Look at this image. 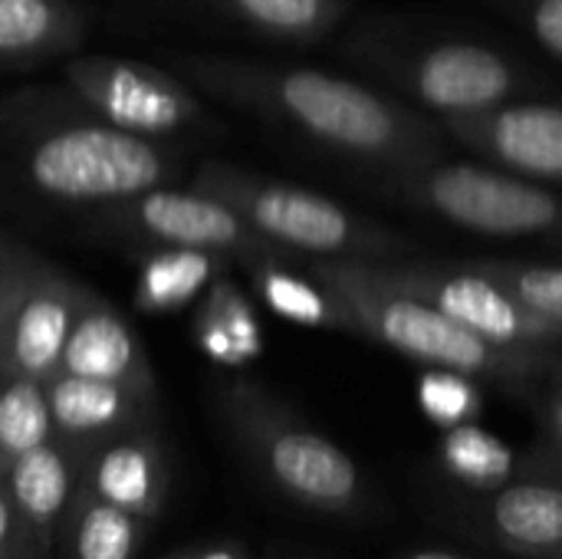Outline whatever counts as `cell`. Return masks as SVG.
Instances as JSON below:
<instances>
[{"label": "cell", "mask_w": 562, "mask_h": 559, "mask_svg": "<svg viewBox=\"0 0 562 559\" xmlns=\"http://www.w3.org/2000/svg\"><path fill=\"white\" fill-rule=\"evenodd\" d=\"M175 66L184 82L273 115L319 145L369 165H385L389 171L438 161L445 148L428 119L342 76L224 56H178Z\"/></svg>", "instance_id": "cell-1"}, {"label": "cell", "mask_w": 562, "mask_h": 559, "mask_svg": "<svg viewBox=\"0 0 562 559\" xmlns=\"http://www.w3.org/2000/svg\"><path fill=\"white\" fill-rule=\"evenodd\" d=\"M0 135L20 178L59 204L105 208L161 188L178 175V158L158 138H142L82 115L59 89L49 99L13 96L0 102Z\"/></svg>", "instance_id": "cell-2"}, {"label": "cell", "mask_w": 562, "mask_h": 559, "mask_svg": "<svg viewBox=\"0 0 562 559\" xmlns=\"http://www.w3.org/2000/svg\"><path fill=\"white\" fill-rule=\"evenodd\" d=\"M303 264L339 300L356 336H369L372 343H382L428 369H454L471 379H494L507 385H524L560 369V359L550 349L487 343L425 300L379 283L359 260L303 257Z\"/></svg>", "instance_id": "cell-3"}, {"label": "cell", "mask_w": 562, "mask_h": 559, "mask_svg": "<svg viewBox=\"0 0 562 559\" xmlns=\"http://www.w3.org/2000/svg\"><path fill=\"white\" fill-rule=\"evenodd\" d=\"M191 188L227 201L257 234L303 257L398 260L405 250L398 234L352 214L326 194L260 178L224 161H204Z\"/></svg>", "instance_id": "cell-4"}, {"label": "cell", "mask_w": 562, "mask_h": 559, "mask_svg": "<svg viewBox=\"0 0 562 559\" xmlns=\"http://www.w3.org/2000/svg\"><path fill=\"white\" fill-rule=\"evenodd\" d=\"M389 188L415 208L484 237H550L562 244V194L504 168L422 161L392 168Z\"/></svg>", "instance_id": "cell-5"}, {"label": "cell", "mask_w": 562, "mask_h": 559, "mask_svg": "<svg viewBox=\"0 0 562 559\" xmlns=\"http://www.w3.org/2000/svg\"><path fill=\"white\" fill-rule=\"evenodd\" d=\"M224 415L244 451L290 501L316 511H352L362 501L356 461L326 435L300 425L257 385L234 382L224 392Z\"/></svg>", "instance_id": "cell-6"}, {"label": "cell", "mask_w": 562, "mask_h": 559, "mask_svg": "<svg viewBox=\"0 0 562 559\" xmlns=\"http://www.w3.org/2000/svg\"><path fill=\"white\" fill-rule=\"evenodd\" d=\"M95 224L122 241H132L135 247H191V250H211L227 260H237L240 267L293 254L286 247H277L263 234H257L227 201L204 194L198 188H151L128 201L95 208Z\"/></svg>", "instance_id": "cell-7"}, {"label": "cell", "mask_w": 562, "mask_h": 559, "mask_svg": "<svg viewBox=\"0 0 562 559\" xmlns=\"http://www.w3.org/2000/svg\"><path fill=\"white\" fill-rule=\"evenodd\" d=\"M63 92L82 115L142 138L161 142L204 125V105L181 76L135 59L72 56L63 63Z\"/></svg>", "instance_id": "cell-8"}, {"label": "cell", "mask_w": 562, "mask_h": 559, "mask_svg": "<svg viewBox=\"0 0 562 559\" xmlns=\"http://www.w3.org/2000/svg\"><path fill=\"white\" fill-rule=\"evenodd\" d=\"M359 264L379 283L425 300L428 306L441 310L445 316L484 336L487 343L520 346V349L562 346V326L557 320L540 316L537 310L520 303L510 290H504L497 280L484 277L474 267L438 270V267L402 264V260H359Z\"/></svg>", "instance_id": "cell-9"}, {"label": "cell", "mask_w": 562, "mask_h": 559, "mask_svg": "<svg viewBox=\"0 0 562 559\" xmlns=\"http://www.w3.org/2000/svg\"><path fill=\"white\" fill-rule=\"evenodd\" d=\"M86 293L89 287L26 250L0 303V369L53 379Z\"/></svg>", "instance_id": "cell-10"}, {"label": "cell", "mask_w": 562, "mask_h": 559, "mask_svg": "<svg viewBox=\"0 0 562 559\" xmlns=\"http://www.w3.org/2000/svg\"><path fill=\"white\" fill-rule=\"evenodd\" d=\"M395 76L425 109L438 112L441 119L497 109L520 89L514 63L481 43L428 46L395 69Z\"/></svg>", "instance_id": "cell-11"}, {"label": "cell", "mask_w": 562, "mask_h": 559, "mask_svg": "<svg viewBox=\"0 0 562 559\" xmlns=\"http://www.w3.org/2000/svg\"><path fill=\"white\" fill-rule=\"evenodd\" d=\"M448 135L494 168L562 185V105L504 102L487 112L445 119Z\"/></svg>", "instance_id": "cell-12"}, {"label": "cell", "mask_w": 562, "mask_h": 559, "mask_svg": "<svg viewBox=\"0 0 562 559\" xmlns=\"http://www.w3.org/2000/svg\"><path fill=\"white\" fill-rule=\"evenodd\" d=\"M46 395L56 441L79 458L109 438L155 425V392L145 389L56 372L46 379Z\"/></svg>", "instance_id": "cell-13"}, {"label": "cell", "mask_w": 562, "mask_h": 559, "mask_svg": "<svg viewBox=\"0 0 562 559\" xmlns=\"http://www.w3.org/2000/svg\"><path fill=\"white\" fill-rule=\"evenodd\" d=\"M79 471L82 458L56 438L3 468V488L13 501L33 559H56L59 554L63 524L79 491Z\"/></svg>", "instance_id": "cell-14"}, {"label": "cell", "mask_w": 562, "mask_h": 559, "mask_svg": "<svg viewBox=\"0 0 562 559\" xmlns=\"http://www.w3.org/2000/svg\"><path fill=\"white\" fill-rule=\"evenodd\" d=\"M79 488L151 527L168 501V458L155 425L125 432L92 448L82 458Z\"/></svg>", "instance_id": "cell-15"}, {"label": "cell", "mask_w": 562, "mask_h": 559, "mask_svg": "<svg viewBox=\"0 0 562 559\" xmlns=\"http://www.w3.org/2000/svg\"><path fill=\"white\" fill-rule=\"evenodd\" d=\"M59 372L155 392V369L138 333L109 300L92 290L86 293L76 326L66 339Z\"/></svg>", "instance_id": "cell-16"}, {"label": "cell", "mask_w": 562, "mask_h": 559, "mask_svg": "<svg viewBox=\"0 0 562 559\" xmlns=\"http://www.w3.org/2000/svg\"><path fill=\"white\" fill-rule=\"evenodd\" d=\"M86 36L76 0H0V69H30L72 53Z\"/></svg>", "instance_id": "cell-17"}, {"label": "cell", "mask_w": 562, "mask_h": 559, "mask_svg": "<svg viewBox=\"0 0 562 559\" xmlns=\"http://www.w3.org/2000/svg\"><path fill=\"white\" fill-rule=\"evenodd\" d=\"M487 527L501 547L527 557H553L562 550V484L507 481L487 501Z\"/></svg>", "instance_id": "cell-18"}, {"label": "cell", "mask_w": 562, "mask_h": 559, "mask_svg": "<svg viewBox=\"0 0 562 559\" xmlns=\"http://www.w3.org/2000/svg\"><path fill=\"white\" fill-rule=\"evenodd\" d=\"M254 290L260 300L283 320L313 326V329H339L352 333V323L339 300L306 270L303 254H277L247 264Z\"/></svg>", "instance_id": "cell-19"}, {"label": "cell", "mask_w": 562, "mask_h": 559, "mask_svg": "<svg viewBox=\"0 0 562 559\" xmlns=\"http://www.w3.org/2000/svg\"><path fill=\"white\" fill-rule=\"evenodd\" d=\"M227 267L231 260L211 250L151 247L142 257V270L135 283V306L142 313H175L188 306L191 300H198Z\"/></svg>", "instance_id": "cell-20"}, {"label": "cell", "mask_w": 562, "mask_h": 559, "mask_svg": "<svg viewBox=\"0 0 562 559\" xmlns=\"http://www.w3.org/2000/svg\"><path fill=\"white\" fill-rule=\"evenodd\" d=\"M194 339L201 353L221 366H244L263 346L254 306L244 290L227 277V270L204 290V300L194 316Z\"/></svg>", "instance_id": "cell-21"}, {"label": "cell", "mask_w": 562, "mask_h": 559, "mask_svg": "<svg viewBox=\"0 0 562 559\" xmlns=\"http://www.w3.org/2000/svg\"><path fill=\"white\" fill-rule=\"evenodd\" d=\"M145 534V521L79 488L63 524L59 550L63 559H135Z\"/></svg>", "instance_id": "cell-22"}, {"label": "cell", "mask_w": 562, "mask_h": 559, "mask_svg": "<svg viewBox=\"0 0 562 559\" xmlns=\"http://www.w3.org/2000/svg\"><path fill=\"white\" fill-rule=\"evenodd\" d=\"M49 438L56 435H53L46 382L0 369V461L3 468L13 458L46 445Z\"/></svg>", "instance_id": "cell-23"}, {"label": "cell", "mask_w": 562, "mask_h": 559, "mask_svg": "<svg viewBox=\"0 0 562 559\" xmlns=\"http://www.w3.org/2000/svg\"><path fill=\"white\" fill-rule=\"evenodd\" d=\"M257 33L280 40H319L346 13V0H211Z\"/></svg>", "instance_id": "cell-24"}, {"label": "cell", "mask_w": 562, "mask_h": 559, "mask_svg": "<svg viewBox=\"0 0 562 559\" xmlns=\"http://www.w3.org/2000/svg\"><path fill=\"white\" fill-rule=\"evenodd\" d=\"M441 455H445L448 471L458 481L481 488V491H494L507 484V478L514 474V451L491 432L468 425V422L448 428Z\"/></svg>", "instance_id": "cell-25"}, {"label": "cell", "mask_w": 562, "mask_h": 559, "mask_svg": "<svg viewBox=\"0 0 562 559\" xmlns=\"http://www.w3.org/2000/svg\"><path fill=\"white\" fill-rule=\"evenodd\" d=\"M484 277L497 280L520 303L562 326V264H517V260H477L471 264Z\"/></svg>", "instance_id": "cell-26"}, {"label": "cell", "mask_w": 562, "mask_h": 559, "mask_svg": "<svg viewBox=\"0 0 562 559\" xmlns=\"http://www.w3.org/2000/svg\"><path fill=\"white\" fill-rule=\"evenodd\" d=\"M418 399H422V409L428 412V418H435L448 428L464 425L481 405L477 389L471 385V376L454 372V369H428L422 376Z\"/></svg>", "instance_id": "cell-27"}, {"label": "cell", "mask_w": 562, "mask_h": 559, "mask_svg": "<svg viewBox=\"0 0 562 559\" xmlns=\"http://www.w3.org/2000/svg\"><path fill=\"white\" fill-rule=\"evenodd\" d=\"M530 30L533 36L562 59V0H530Z\"/></svg>", "instance_id": "cell-28"}, {"label": "cell", "mask_w": 562, "mask_h": 559, "mask_svg": "<svg viewBox=\"0 0 562 559\" xmlns=\"http://www.w3.org/2000/svg\"><path fill=\"white\" fill-rule=\"evenodd\" d=\"M0 559H33L26 537H23V527H20V517L13 511V501L3 488V478H0Z\"/></svg>", "instance_id": "cell-29"}, {"label": "cell", "mask_w": 562, "mask_h": 559, "mask_svg": "<svg viewBox=\"0 0 562 559\" xmlns=\"http://www.w3.org/2000/svg\"><path fill=\"white\" fill-rule=\"evenodd\" d=\"M23 254H26V247H20V244H13L10 237L0 234V303H3V297L10 290L20 264H23Z\"/></svg>", "instance_id": "cell-30"}, {"label": "cell", "mask_w": 562, "mask_h": 559, "mask_svg": "<svg viewBox=\"0 0 562 559\" xmlns=\"http://www.w3.org/2000/svg\"><path fill=\"white\" fill-rule=\"evenodd\" d=\"M547 432H550L553 445L562 451V389H557L547 402Z\"/></svg>", "instance_id": "cell-31"}, {"label": "cell", "mask_w": 562, "mask_h": 559, "mask_svg": "<svg viewBox=\"0 0 562 559\" xmlns=\"http://www.w3.org/2000/svg\"><path fill=\"white\" fill-rule=\"evenodd\" d=\"M184 559H247V557H244V550H240V547L227 544V547H211V550H204V554H198V557H184Z\"/></svg>", "instance_id": "cell-32"}, {"label": "cell", "mask_w": 562, "mask_h": 559, "mask_svg": "<svg viewBox=\"0 0 562 559\" xmlns=\"http://www.w3.org/2000/svg\"><path fill=\"white\" fill-rule=\"evenodd\" d=\"M405 559H461V557L445 554V550H418V554H412V557H405Z\"/></svg>", "instance_id": "cell-33"}, {"label": "cell", "mask_w": 562, "mask_h": 559, "mask_svg": "<svg viewBox=\"0 0 562 559\" xmlns=\"http://www.w3.org/2000/svg\"><path fill=\"white\" fill-rule=\"evenodd\" d=\"M553 559H562V550H560V554H553Z\"/></svg>", "instance_id": "cell-34"}, {"label": "cell", "mask_w": 562, "mask_h": 559, "mask_svg": "<svg viewBox=\"0 0 562 559\" xmlns=\"http://www.w3.org/2000/svg\"><path fill=\"white\" fill-rule=\"evenodd\" d=\"M0 478H3V461H0Z\"/></svg>", "instance_id": "cell-35"}, {"label": "cell", "mask_w": 562, "mask_h": 559, "mask_svg": "<svg viewBox=\"0 0 562 559\" xmlns=\"http://www.w3.org/2000/svg\"><path fill=\"white\" fill-rule=\"evenodd\" d=\"M181 559H184V557H181Z\"/></svg>", "instance_id": "cell-36"}]
</instances>
